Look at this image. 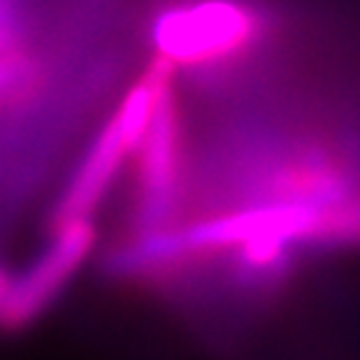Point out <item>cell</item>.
I'll list each match as a JSON object with an SVG mask.
<instances>
[{
    "instance_id": "cell-1",
    "label": "cell",
    "mask_w": 360,
    "mask_h": 360,
    "mask_svg": "<svg viewBox=\"0 0 360 360\" xmlns=\"http://www.w3.org/2000/svg\"><path fill=\"white\" fill-rule=\"evenodd\" d=\"M258 35L253 13L236 0H198L165 13L155 25L158 53L170 68L233 63Z\"/></svg>"
},
{
    "instance_id": "cell-3",
    "label": "cell",
    "mask_w": 360,
    "mask_h": 360,
    "mask_svg": "<svg viewBox=\"0 0 360 360\" xmlns=\"http://www.w3.org/2000/svg\"><path fill=\"white\" fill-rule=\"evenodd\" d=\"M93 245L96 228L90 218L58 223V233L45 248V253L30 265L20 281L8 285L0 300V326L11 330L30 326L78 273Z\"/></svg>"
},
{
    "instance_id": "cell-2",
    "label": "cell",
    "mask_w": 360,
    "mask_h": 360,
    "mask_svg": "<svg viewBox=\"0 0 360 360\" xmlns=\"http://www.w3.org/2000/svg\"><path fill=\"white\" fill-rule=\"evenodd\" d=\"M150 73L155 75V110L150 125L143 135L138 155H141V228L150 233L168 231V218L173 213L180 193V125L175 112L173 68L155 58Z\"/></svg>"
},
{
    "instance_id": "cell-4",
    "label": "cell",
    "mask_w": 360,
    "mask_h": 360,
    "mask_svg": "<svg viewBox=\"0 0 360 360\" xmlns=\"http://www.w3.org/2000/svg\"><path fill=\"white\" fill-rule=\"evenodd\" d=\"M128 153H133V148L125 138L118 115H112L101 138L90 146L75 178L70 180V186L60 200V208H58V223L90 218V213L98 208V202L103 200L108 188L112 186V178L120 170V163Z\"/></svg>"
},
{
    "instance_id": "cell-5",
    "label": "cell",
    "mask_w": 360,
    "mask_h": 360,
    "mask_svg": "<svg viewBox=\"0 0 360 360\" xmlns=\"http://www.w3.org/2000/svg\"><path fill=\"white\" fill-rule=\"evenodd\" d=\"M8 285H11V283H8L6 278H3V273H0V300H3V295H6Z\"/></svg>"
}]
</instances>
